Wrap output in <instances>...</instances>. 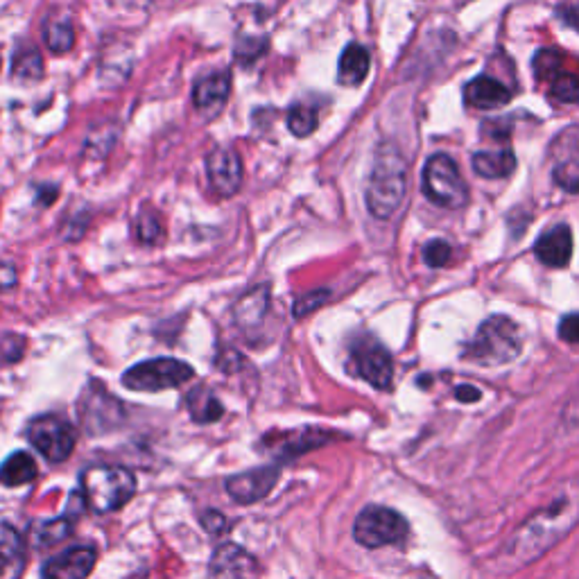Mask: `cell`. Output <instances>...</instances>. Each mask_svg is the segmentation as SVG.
Wrapping results in <instances>:
<instances>
[{
	"mask_svg": "<svg viewBox=\"0 0 579 579\" xmlns=\"http://www.w3.org/2000/svg\"><path fill=\"white\" fill-rule=\"evenodd\" d=\"M579 525V480H570L557 491L546 507L534 512L527 521L516 527L500 550L491 559L498 573L530 566L546 555L557 543L564 541Z\"/></svg>",
	"mask_w": 579,
	"mask_h": 579,
	"instance_id": "6da1fadb",
	"label": "cell"
},
{
	"mask_svg": "<svg viewBox=\"0 0 579 579\" xmlns=\"http://www.w3.org/2000/svg\"><path fill=\"white\" fill-rule=\"evenodd\" d=\"M408 190V163L394 143L385 141L376 150L367 184V209L378 220H390L401 209Z\"/></svg>",
	"mask_w": 579,
	"mask_h": 579,
	"instance_id": "7a4b0ae2",
	"label": "cell"
},
{
	"mask_svg": "<svg viewBox=\"0 0 579 579\" xmlns=\"http://www.w3.org/2000/svg\"><path fill=\"white\" fill-rule=\"evenodd\" d=\"M523 351L521 328L512 317L494 315L482 322L473 340L466 344L464 360L480 367H500L516 360Z\"/></svg>",
	"mask_w": 579,
	"mask_h": 579,
	"instance_id": "3957f363",
	"label": "cell"
},
{
	"mask_svg": "<svg viewBox=\"0 0 579 579\" xmlns=\"http://www.w3.org/2000/svg\"><path fill=\"white\" fill-rule=\"evenodd\" d=\"M136 494V478L125 466H91L82 473V496L95 514L116 512Z\"/></svg>",
	"mask_w": 579,
	"mask_h": 579,
	"instance_id": "277c9868",
	"label": "cell"
},
{
	"mask_svg": "<svg viewBox=\"0 0 579 579\" xmlns=\"http://www.w3.org/2000/svg\"><path fill=\"white\" fill-rule=\"evenodd\" d=\"M421 184L428 200L444 209H462L469 204V188H466L462 172L446 154H435L428 159Z\"/></svg>",
	"mask_w": 579,
	"mask_h": 579,
	"instance_id": "5b68a950",
	"label": "cell"
},
{
	"mask_svg": "<svg viewBox=\"0 0 579 579\" xmlns=\"http://www.w3.org/2000/svg\"><path fill=\"white\" fill-rule=\"evenodd\" d=\"M195 376L190 365L175 358H154L138 362L123 374V385L134 392H163L181 387Z\"/></svg>",
	"mask_w": 579,
	"mask_h": 579,
	"instance_id": "8992f818",
	"label": "cell"
},
{
	"mask_svg": "<svg viewBox=\"0 0 579 579\" xmlns=\"http://www.w3.org/2000/svg\"><path fill=\"white\" fill-rule=\"evenodd\" d=\"M408 537V521L390 507L369 505L353 523V539L365 548L394 546Z\"/></svg>",
	"mask_w": 579,
	"mask_h": 579,
	"instance_id": "52a82bcc",
	"label": "cell"
},
{
	"mask_svg": "<svg viewBox=\"0 0 579 579\" xmlns=\"http://www.w3.org/2000/svg\"><path fill=\"white\" fill-rule=\"evenodd\" d=\"M28 439L48 462L59 464L71 457L75 448V428L62 417L55 414H46V417H37L28 423Z\"/></svg>",
	"mask_w": 579,
	"mask_h": 579,
	"instance_id": "ba28073f",
	"label": "cell"
},
{
	"mask_svg": "<svg viewBox=\"0 0 579 579\" xmlns=\"http://www.w3.org/2000/svg\"><path fill=\"white\" fill-rule=\"evenodd\" d=\"M351 360L356 374L376 390H390L394 378V362L390 351L374 337L362 335L351 344Z\"/></svg>",
	"mask_w": 579,
	"mask_h": 579,
	"instance_id": "9c48e42d",
	"label": "cell"
},
{
	"mask_svg": "<svg viewBox=\"0 0 579 579\" xmlns=\"http://www.w3.org/2000/svg\"><path fill=\"white\" fill-rule=\"evenodd\" d=\"M279 466H258V469L236 473L224 482L227 494L240 505H252L263 500L279 482Z\"/></svg>",
	"mask_w": 579,
	"mask_h": 579,
	"instance_id": "30bf717a",
	"label": "cell"
},
{
	"mask_svg": "<svg viewBox=\"0 0 579 579\" xmlns=\"http://www.w3.org/2000/svg\"><path fill=\"white\" fill-rule=\"evenodd\" d=\"M80 414L84 417V426L93 432H102L116 426L123 417V408L111 396L105 387L91 383L80 399Z\"/></svg>",
	"mask_w": 579,
	"mask_h": 579,
	"instance_id": "8fae6325",
	"label": "cell"
},
{
	"mask_svg": "<svg viewBox=\"0 0 579 579\" xmlns=\"http://www.w3.org/2000/svg\"><path fill=\"white\" fill-rule=\"evenodd\" d=\"M206 170H209V181L218 195H236L243 186V161L238 152L231 148H218L206 159Z\"/></svg>",
	"mask_w": 579,
	"mask_h": 579,
	"instance_id": "7c38bea8",
	"label": "cell"
},
{
	"mask_svg": "<svg viewBox=\"0 0 579 579\" xmlns=\"http://www.w3.org/2000/svg\"><path fill=\"white\" fill-rule=\"evenodd\" d=\"M209 579H258V564L245 548L222 543L211 557Z\"/></svg>",
	"mask_w": 579,
	"mask_h": 579,
	"instance_id": "4fadbf2b",
	"label": "cell"
},
{
	"mask_svg": "<svg viewBox=\"0 0 579 579\" xmlns=\"http://www.w3.org/2000/svg\"><path fill=\"white\" fill-rule=\"evenodd\" d=\"M95 555L93 548H71L66 550L64 555L53 557L50 561H46V566H43V577L46 579H86L95 568Z\"/></svg>",
	"mask_w": 579,
	"mask_h": 579,
	"instance_id": "5bb4252c",
	"label": "cell"
},
{
	"mask_svg": "<svg viewBox=\"0 0 579 579\" xmlns=\"http://www.w3.org/2000/svg\"><path fill=\"white\" fill-rule=\"evenodd\" d=\"M267 310H270V285L261 283L247 290L236 304H233V322L243 331H256L265 322Z\"/></svg>",
	"mask_w": 579,
	"mask_h": 579,
	"instance_id": "9a60e30c",
	"label": "cell"
},
{
	"mask_svg": "<svg viewBox=\"0 0 579 579\" xmlns=\"http://www.w3.org/2000/svg\"><path fill=\"white\" fill-rule=\"evenodd\" d=\"M534 254L548 267H566L573 258V231L566 224H557L543 233L534 245Z\"/></svg>",
	"mask_w": 579,
	"mask_h": 579,
	"instance_id": "2e32d148",
	"label": "cell"
},
{
	"mask_svg": "<svg viewBox=\"0 0 579 579\" xmlns=\"http://www.w3.org/2000/svg\"><path fill=\"white\" fill-rule=\"evenodd\" d=\"M464 100L475 109H498L512 100V91L494 77L478 75L464 86Z\"/></svg>",
	"mask_w": 579,
	"mask_h": 579,
	"instance_id": "e0dca14e",
	"label": "cell"
},
{
	"mask_svg": "<svg viewBox=\"0 0 579 579\" xmlns=\"http://www.w3.org/2000/svg\"><path fill=\"white\" fill-rule=\"evenodd\" d=\"M229 91H231V75L224 71L211 73L195 84L193 102L200 111H218L224 102H227Z\"/></svg>",
	"mask_w": 579,
	"mask_h": 579,
	"instance_id": "ac0fdd59",
	"label": "cell"
},
{
	"mask_svg": "<svg viewBox=\"0 0 579 579\" xmlns=\"http://www.w3.org/2000/svg\"><path fill=\"white\" fill-rule=\"evenodd\" d=\"M23 539L12 525L0 523V579H19L23 570Z\"/></svg>",
	"mask_w": 579,
	"mask_h": 579,
	"instance_id": "d6986e66",
	"label": "cell"
},
{
	"mask_svg": "<svg viewBox=\"0 0 579 579\" xmlns=\"http://www.w3.org/2000/svg\"><path fill=\"white\" fill-rule=\"evenodd\" d=\"M369 50L360 43H349L340 57V66H337V82L342 86H360L369 75Z\"/></svg>",
	"mask_w": 579,
	"mask_h": 579,
	"instance_id": "ffe728a7",
	"label": "cell"
},
{
	"mask_svg": "<svg viewBox=\"0 0 579 579\" xmlns=\"http://www.w3.org/2000/svg\"><path fill=\"white\" fill-rule=\"evenodd\" d=\"M46 75L43 57L34 43H19L12 57V77L16 82H39Z\"/></svg>",
	"mask_w": 579,
	"mask_h": 579,
	"instance_id": "44dd1931",
	"label": "cell"
},
{
	"mask_svg": "<svg viewBox=\"0 0 579 579\" xmlns=\"http://www.w3.org/2000/svg\"><path fill=\"white\" fill-rule=\"evenodd\" d=\"M37 471H39L37 462H34V457L30 453L16 451L0 464V485L10 489L30 485V482L37 478Z\"/></svg>",
	"mask_w": 579,
	"mask_h": 579,
	"instance_id": "7402d4cb",
	"label": "cell"
},
{
	"mask_svg": "<svg viewBox=\"0 0 579 579\" xmlns=\"http://www.w3.org/2000/svg\"><path fill=\"white\" fill-rule=\"evenodd\" d=\"M473 170L482 179H505L516 170V157L512 150L478 152L473 157Z\"/></svg>",
	"mask_w": 579,
	"mask_h": 579,
	"instance_id": "603a6c76",
	"label": "cell"
},
{
	"mask_svg": "<svg viewBox=\"0 0 579 579\" xmlns=\"http://www.w3.org/2000/svg\"><path fill=\"white\" fill-rule=\"evenodd\" d=\"M186 408L197 423H213L224 414L222 403L215 399V394L206 390V387H197V390L186 396Z\"/></svg>",
	"mask_w": 579,
	"mask_h": 579,
	"instance_id": "cb8c5ba5",
	"label": "cell"
},
{
	"mask_svg": "<svg viewBox=\"0 0 579 579\" xmlns=\"http://www.w3.org/2000/svg\"><path fill=\"white\" fill-rule=\"evenodd\" d=\"M333 435L331 432L324 430H315V428H304L299 432H290V435L283 437V446H279V451L283 457H297L308 453L310 448L324 446L326 442H331Z\"/></svg>",
	"mask_w": 579,
	"mask_h": 579,
	"instance_id": "d4e9b609",
	"label": "cell"
},
{
	"mask_svg": "<svg viewBox=\"0 0 579 579\" xmlns=\"http://www.w3.org/2000/svg\"><path fill=\"white\" fill-rule=\"evenodd\" d=\"M43 39H46V46L50 53H55V55L68 53V50L75 46V30L71 21H66V19L48 21L46 28H43Z\"/></svg>",
	"mask_w": 579,
	"mask_h": 579,
	"instance_id": "484cf974",
	"label": "cell"
},
{
	"mask_svg": "<svg viewBox=\"0 0 579 579\" xmlns=\"http://www.w3.org/2000/svg\"><path fill=\"white\" fill-rule=\"evenodd\" d=\"M319 120H317V111L308 105H297L290 109L288 114V129L299 138L310 136L317 129Z\"/></svg>",
	"mask_w": 579,
	"mask_h": 579,
	"instance_id": "4316f807",
	"label": "cell"
},
{
	"mask_svg": "<svg viewBox=\"0 0 579 579\" xmlns=\"http://www.w3.org/2000/svg\"><path fill=\"white\" fill-rule=\"evenodd\" d=\"M73 534V523L68 518H55L37 527V543L39 546H55V543L68 539Z\"/></svg>",
	"mask_w": 579,
	"mask_h": 579,
	"instance_id": "83f0119b",
	"label": "cell"
},
{
	"mask_svg": "<svg viewBox=\"0 0 579 579\" xmlns=\"http://www.w3.org/2000/svg\"><path fill=\"white\" fill-rule=\"evenodd\" d=\"M134 233L141 243L157 245L163 238V224L159 220V215H154L150 211L138 215V220L134 222Z\"/></svg>",
	"mask_w": 579,
	"mask_h": 579,
	"instance_id": "f1b7e54d",
	"label": "cell"
},
{
	"mask_svg": "<svg viewBox=\"0 0 579 579\" xmlns=\"http://www.w3.org/2000/svg\"><path fill=\"white\" fill-rule=\"evenodd\" d=\"M550 95L566 105H575L579 102V77L570 73H559L555 80L550 82Z\"/></svg>",
	"mask_w": 579,
	"mask_h": 579,
	"instance_id": "f546056e",
	"label": "cell"
},
{
	"mask_svg": "<svg viewBox=\"0 0 579 579\" xmlns=\"http://www.w3.org/2000/svg\"><path fill=\"white\" fill-rule=\"evenodd\" d=\"M534 75L543 82H552L559 73H564V66H561V57L555 50H539L537 57H534Z\"/></svg>",
	"mask_w": 579,
	"mask_h": 579,
	"instance_id": "4dcf8cb0",
	"label": "cell"
},
{
	"mask_svg": "<svg viewBox=\"0 0 579 579\" xmlns=\"http://www.w3.org/2000/svg\"><path fill=\"white\" fill-rule=\"evenodd\" d=\"M328 299H331V290L319 288L313 292H306V295H301L295 301V306H292V315H295L297 319H304L308 315H313L317 308H322Z\"/></svg>",
	"mask_w": 579,
	"mask_h": 579,
	"instance_id": "1f68e13d",
	"label": "cell"
},
{
	"mask_svg": "<svg viewBox=\"0 0 579 579\" xmlns=\"http://www.w3.org/2000/svg\"><path fill=\"white\" fill-rule=\"evenodd\" d=\"M451 256H453V249L446 243V240H430V243L423 247V261H426V265L430 267L448 265Z\"/></svg>",
	"mask_w": 579,
	"mask_h": 579,
	"instance_id": "d6a6232c",
	"label": "cell"
},
{
	"mask_svg": "<svg viewBox=\"0 0 579 579\" xmlns=\"http://www.w3.org/2000/svg\"><path fill=\"white\" fill-rule=\"evenodd\" d=\"M25 347H28V342H25L23 335H5L3 340H0V358H3V362H19L23 358Z\"/></svg>",
	"mask_w": 579,
	"mask_h": 579,
	"instance_id": "836d02e7",
	"label": "cell"
},
{
	"mask_svg": "<svg viewBox=\"0 0 579 579\" xmlns=\"http://www.w3.org/2000/svg\"><path fill=\"white\" fill-rule=\"evenodd\" d=\"M555 184L566 193H579V163H561L555 170Z\"/></svg>",
	"mask_w": 579,
	"mask_h": 579,
	"instance_id": "e575fe53",
	"label": "cell"
},
{
	"mask_svg": "<svg viewBox=\"0 0 579 579\" xmlns=\"http://www.w3.org/2000/svg\"><path fill=\"white\" fill-rule=\"evenodd\" d=\"M265 39H245L240 41V46L236 48V55L238 59H243V62L252 64L254 59L261 57L265 53Z\"/></svg>",
	"mask_w": 579,
	"mask_h": 579,
	"instance_id": "d590c367",
	"label": "cell"
},
{
	"mask_svg": "<svg viewBox=\"0 0 579 579\" xmlns=\"http://www.w3.org/2000/svg\"><path fill=\"white\" fill-rule=\"evenodd\" d=\"M557 331L564 342L579 344V313H570L566 317H561Z\"/></svg>",
	"mask_w": 579,
	"mask_h": 579,
	"instance_id": "8d00e7d4",
	"label": "cell"
},
{
	"mask_svg": "<svg viewBox=\"0 0 579 579\" xmlns=\"http://www.w3.org/2000/svg\"><path fill=\"white\" fill-rule=\"evenodd\" d=\"M202 525L209 534H224L229 530L227 518H224L220 512H213V509H209V512L202 516Z\"/></svg>",
	"mask_w": 579,
	"mask_h": 579,
	"instance_id": "74e56055",
	"label": "cell"
},
{
	"mask_svg": "<svg viewBox=\"0 0 579 579\" xmlns=\"http://www.w3.org/2000/svg\"><path fill=\"white\" fill-rule=\"evenodd\" d=\"M16 281H19V274H16L14 263L0 261V290H12Z\"/></svg>",
	"mask_w": 579,
	"mask_h": 579,
	"instance_id": "f35d334b",
	"label": "cell"
},
{
	"mask_svg": "<svg viewBox=\"0 0 579 579\" xmlns=\"http://www.w3.org/2000/svg\"><path fill=\"white\" fill-rule=\"evenodd\" d=\"M557 14H559V19L568 25V28H573L579 32V7L564 5V7H559Z\"/></svg>",
	"mask_w": 579,
	"mask_h": 579,
	"instance_id": "ab89813d",
	"label": "cell"
},
{
	"mask_svg": "<svg viewBox=\"0 0 579 579\" xmlns=\"http://www.w3.org/2000/svg\"><path fill=\"white\" fill-rule=\"evenodd\" d=\"M457 399H460L462 403H475V401H480V390L478 387H471V385H460L457 387V392H455Z\"/></svg>",
	"mask_w": 579,
	"mask_h": 579,
	"instance_id": "60d3db41",
	"label": "cell"
},
{
	"mask_svg": "<svg viewBox=\"0 0 579 579\" xmlns=\"http://www.w3.org/2000/svg\"><path fill=\"white\" fill-rule=\"evenodd\" d=\"M37 195H39V202H41V204L50 206V204H53V202L57 200V188H55V186H41V188L37 190Z\"/></svg>",
	"mask_w": 579,
	"mask_h": 579,
	"instance_id": "b9f144b4",
	"label": "cell"
},
{
	"mask_svg": "<svg viewBox=\"0 0 579 579\" xmlns=\"http://www.w3.org/2000/svg\"><path fill=\"white\" fill-rule=\"evenodd\" d=\"M0 66H3V55H0Z\"/></svg>",
	"mask_w": 579,
	"mask_h": 579,
	"instance_id": "7bdbcfd3",
	"label": "cell"
}]
</instances>
